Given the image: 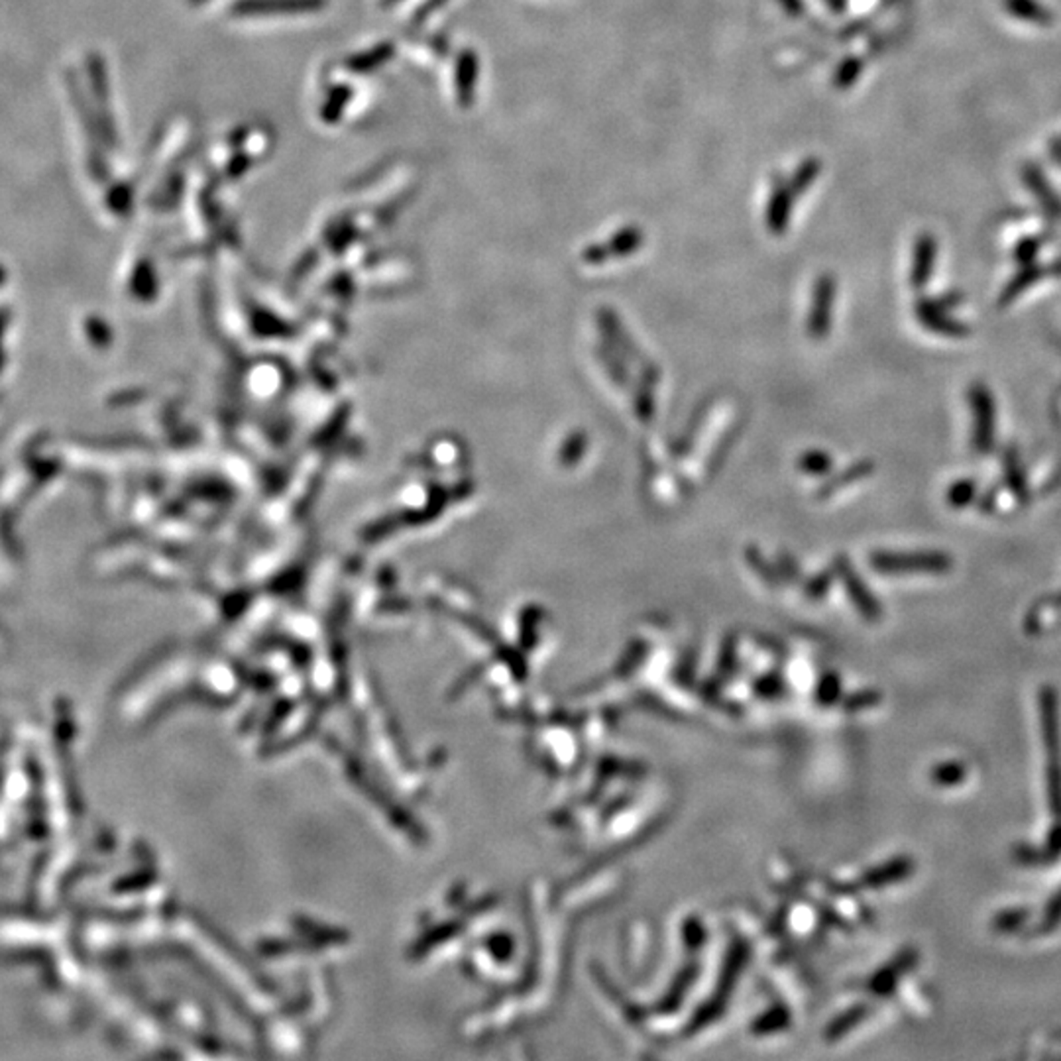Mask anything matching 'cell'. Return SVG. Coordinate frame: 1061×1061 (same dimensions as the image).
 <instances>
[{
  "label": "cell",
  "instance_id": "cell-1",
  "mask_svg": "<svg viewBox=\"0 0 1061 1061\" xmlns=\"http://www.w3.org/2000/svg\"><path fill=\"white\" fill-rule=\"evenodd\" d=\"M1040 722L1048 755V804L1054 824H1061V732L1057 694L1049 686L1040 690Z\"/></svg>",
  "mask_w": 1061,
  "mask_h": 1061
},
{
  "label": "cell",
  "instance_id": "cell-2",
  "mask_svg": "<svg viewBox=\"0 0 1061 1061\" xmlns=\"http://www.w3.org/2000/svg\"><path fill=\"white\" fill-rule=\"evenodd\" d=\"M954 566L952 558L938 550H915V552H892L879 550L871 555V568L881 574H907V572H930V574H942Z\"/></svg>",
  "mask_w": 1061,
  "mask_h": 1061
},
{
  "label": "cell",
  "instance_id": "cell-3",
  "mask_svg": "<svg viewBox=\"0 0 1061 1061\" xmlns=\"http://www.w3.org/2000/svg\"><path fill=\"white\" fill-rule=\"evenodd\" d=\"M969 405L973 411V447L979 455L991 452L994 445V401L983 384H973L969 390Z\"/></svg>",
  "mask_w": 1061,
  "mask_h": 1061
},
{
  "label": "cell",
  "instance_id": "cell-4",
  "mask_svg": "<svg viewBox=\"0 0 1061 1061\" xmlns=\"http://www.w3.org/2000/svg\"><path fill=\"white\" fill-rule=\"evenodd\" d=\"M962 299L959 295H949L946 299H922L916 305V317L922 327L946 337H965L969 329L959 321L949 319L946 309L954 307Z\"/></svg>",
  "mask_w": 1061,
  "mask_h": 1061
},
{
  "label": "cell",
  "instance_id": "cell-5",
  "mask_svg": "<svg viewBox=\"0 0 1061 1061\" xmlns=\"http://www.w3.org/2000/svg\"><path fill=\"white\" fill-rule=\"evenodd\" d=\"M835 283L829 275L820 278L812 297V307L808 315V335L814 340H824L832 330Z\"/></svg>",
  "mask_w": 1061,
  "mask_h": 1061
},
{
  "label": "cell",
  "instance_id": "cell-6",
  "mask_svg": "<svg viewBox=\"0 0 1061 1061\" xmlns=\"http://www.w3.org/2000/svg\"><path fill=\"white\" fill-rule=\"evenodd\" d=\"M834 572L839 578H842L847 594L853 599L857 610H859L867 617V620H876V617L881 615V606H879V602H876V598L869 592V588H867L861 576L853 570L851 562L847 560V557L835 558Z\"/></svg>",
  "mask_w": 1061,
  "mask_h": 1061
},
{
  "label": "cell",
  "instance_id": "cell-7",
  "mask_svg": "<svg viewBox=\"0 0 1061 1061\" xmlns=\"http://www.w3.org/2000/svg\"><path fill=\"white\" fill-rule=\"evenodd\" d=\"M598 327L604 332L607 344H610L614 350H617V352H620L623 358L633 360V362H637L641 368L651 362V360L643 356L639 346L633 343V338L627 335V330L623 329L620 319H617L610 309H602L598 313Z\"/></svg>",
  "mask_w": 1061,
  "mask_h": 1061
},
{
  "label": "cell",
  "instance_id": "cell-8",
  "mask_svg": "<svg viewBox=\"0 0 1061 1061\" xmlns=\"http://www.w3.org/2000/svg\"><path fill=\"white\" fill-rule=\"evenodd\" d=\"M936 254H938L936 240L930 234H922L916 240L915 262H912V272H910V281L915 288H924V285L928 283L931 270H934Z\"/></svg>",
  "mask_w": 1061,
  "mask_h": 1061
},
{
  "label": "cell",
  "instance_id": "cell-9",
  "mask_svg": "<svg viewBox=\"0 0 1061 1061\" xmlns=\"http://www.w3.org/2000/svg\"><path fill=\"white\" fill-rule=\"evenodd\" d=\"M281 0H242L238 4V12L242 14H257V12H275V6H280ZM322 0H283V6L278 8V12H305L315 11L321 6Z\"/></svg>",
  "mask_w": 1061,
  "mask_h": 1061
},
{
  "label": "cell",
  "instance_id": "cell-10",
  "mask_svg": "<svg viewBox=\"0 0 1061 1061\" xmlns=\"http://www.w3.org/2000/svg\"><path fill=\"white\" fill-rule=\"evenodd\" d=\"M873 470H875V466H873L871 463H867V460H863V463H855L853 466L845 468L842 474H837L835 478L827 479L826 484L820 486V490H818V497H820V500H824V497L834 495V494H837L839 490H843V487L851 486V484H855V482H859V479H861V478H865V476H869V474L873 472Z\"/></svg>",
  "mask_w": 1061,
  "mask_h": 1061
},
{
  "label": "cell",
  "instance_id": "cell-11",
  "mask_svg": "<svg viewBox=\"0 0 1061 1061\" xmlns=\"http://www.w3.org/2000/svg\"><path fill=\"white\" fill-rule=\"evenodd\" d=\"M1004 8L1018 20L1034 22L1040 26H1048L1051 22L1049 11L1038 0H1004Z\"/></svg>",
  "mask_w": 1061,
  "mask_h": 1061
},
{
  "label": "cell",
  "instance_id": "cell-12",
  "mask_svg": "<svg viewBox=\"0 0 1061 1061\" xmlns=\"http://www.w3.org/2000/svg\"><path fill=\"white\" fill-rule=\"evenodd\" d=\"M588 442L590 439L584 431H572L558 448V464L562 468H574L586 455Z\"/></svg>",
  "mask_w": 1061,
  "mask_h": 1061
},
{
  "label": "cell",
  "instance_id": "cell-13",
  "mask_svg": "<svg viewBox=\"0 0 1061 1061\" xmlns=\"http://www.w3.org/2000/svg\"><path fill=\"white\" fill-rule=\"evenodd\" d=\"M654 385L657 382H651L647 377H641L639 384L633 390V408L637 419L649 424L654 419Z\"/></svg>",
  "mask_w": 1061,
  "mask_h": 1061
},
{
  "label": "cell",
  "instance_id": "cell-14",
  "mask_svg": "<svg viewBox=\"0 0 1061 1061\" xmlns=\"http://www.w3.org/2000/svg\"><path fill=\"white\" fill-rule=\"evenodd\" d=\"M598 360L604 364V368L610 374L612 380L620 385V387H627L629 385V372L625 370V364H623V356L614 350L610 344H602L598 346Z\"/></svg>",
  "mask_w": 1061,
  "mask_h": 1061
},
{
  "label": "cell",
  "instance_id": "cell-15",
  "mask_svg": "<svg viewBox=\"0 0 1061 1061\" xmlns=\"http://www.w3.org/2000/svg\"><path fill=\"white\" fill-rule=\"evenodd\" d=\"M1024 179H1026V186L1028 189H1032L1038 195V201L1044 205L1051 215H1061V202L1059 199L1054 195V191L1048 187V183L1041 179V175L1036 168H1028L1026 173H1024Z\"/></svg>",
  "mask_w": 1061,
  "mask_h": 1061
},
{
  "label": "cell",
  "instance_id": "cell-16",
  "mask_svg": "<svg viewBox=\"0 0 1061 1061\" xmlns=\"http://www.w3.org/2000/svg\"><path fill=\"white\" fill-rule=\"evenodd\" d=\"M967 777V767L963 763L959 761H946V763H939L936 764L934 769L930 772V779L938 787H957V784H962Z\"/></svg>",
  "mask_w": 1061,
  "mask_h": 1061
},
{
  "label": "cell",
  "instance_id": "cell-17",
  "mask_svg": "<svg viewBox=\"0 0 1061 1061\" xmlns=\"http://www.w3.org/2000/svg\"><path fill=\"white\" fill-rule=\"evenodd\" d=\"M1044 273H1048V267H1046V270H1044V267H1038V265H1028L1026 270H1024V272L1018 275L1017 280H1012V281L1007 285V289H1004L1002 297H1001V301H999L1001 305H1009V303H1010L1014 297H1017L1018 293H1022L1024 289H1026L1028 285H1032V283H1034V281H1038L1040 278H1044Z\"/></svg>",
  "mask_w": 1061,
  "mask_h": 1061
},
{
  "label": "cell",
  "instance_id": "cell-18",
  "mask_svg": "<svg viewBox=\"0 0 1061 1061\" xmlns=\"http://www.w3.org/2000/svg\"><path fill=\"white\" fill-rule=\"evenodd\" d=\"M1004 476H1007V482L1010 486V490L1014 492V495H1017L1022 503H1026L1030 500L1028 487H1026V482H1024L1017 455H1014L1012 450H1009L1007 458H1004Z\"/></svg>",
  "mask_w": 1061,
  "mask_h": 1061
},
{
  "label": "cell",
  "instance_id": "cell-19",
  "mask_svg": "<svg viewBox=\"0 0 1061 1061\" xmlns=\"http://www.w3.org/2000/svg\"><path fill=\"white\" fill-rule=\"evenodd\" d=\"M832 456L824 450H806L798 460L802 472L810 476H826L829 470H832Z\"/></svg>",
  "mask_w": 1061,
  "mask_h": 1061
},
{
  "label": "cell",
  "instance_id": "cell-20",
  "mask_svg": "<svg viewBox=\"0 0 1061 1061\" xmlns=\"http://www.w3.org/2000/svg\"><path fill=\"white\" fill-rule=\"evenodd\" d=\"M745 560L749 562V566L753 568L755 574H759L764 582L771 584V586H777L780 582V576H779V570L774 568L771 562L763 557V552L756 549V547H749L745 549Z\"/></svg>",
  "mask_w": 1061,
  "mask_h": 1061
},
{
  "label": "cell",
  "instance_id": "cell-21",
  "mask_svg": "<svg viewBox=\"0 0 1061 1061\" xmlns=\"http://www.w3.org/2000/svg\"><path fill=\"white\" fill-rule=\"evenodd\" d=\"M975 492L977 487L973 479H959L947 490V503L955 507V510H962V507L973 502Z\"/></svg>",
  "mask_w": 1061,
  "mask_h": 1061
},
{
  "label": "cell",
  "instance_id": "cell-22",
  "mask_svg": "<svg viewBox=\"0 0 1061 1061\" xmlns=\"http://www.w3.org/2000/svg\"><path fill=\"white\" fill-rule=\"evenodd\" d=\"M1026 920H1028L1026 908H1010V910L1001 912V915H996L993 918V928L996 931H1014V930H1018Z\"/></svg>",
  "mask_w": 1061,
  "mask_h": 1061
},
{
  "label": "cell",
  "instance_id": "cell-23",
  "mask_svg": "<svg viewBox=\"0 0 1061 1061\" xmlns=\"http://www.w3.org/2000/svg\"><path fill=\"white\" fill-rule=\"evenodd\" d=\"M834 574H835L834 570H822V572H818L816 576H812L804 586L806 596L814 598V599L824 598L827 594L829 586H832V582H834Z\"/></svg>",
  "mask_w": 1061,
  "mask_h": 1061
},
{
  "label": "cell",
  "instance_id": "cell-24",
  "mask_svg": "<svg viewBox=\"0 0 1061 1061\" xmlns=\"http://www.w3.org/2000/svg\"><path fill=\"white\" fill-rule=\"evenodd\" d=\"M777 570H779V576L780 580H788V582H798L802 578V568L796 562V558L788 555V552H779L777 557Z\"/></svg>",
  "mask_w": 1061,
  "mask_h": 1061
},
{
  "label": "cell",
  "instance_id": "cell-25",
  "mask_svg": "<svg viewBox=\"0 0 1061 1061\" xmlns=\"http://www.w3.org/2000/svg\"><path fill=\"white\" fill-rule=\"evenodd\" d=\"M1059 922H1061V891L1051 897L1048 908L1044 910V918H1041V931L1054 930Z\"/></svg>",
  "mask_w": 1061,
  "mask_h": 1061
},
{
  "label": "cell",
  "instance_id": "cell-26",
  "mask_svg": "<svg viewBox=\"0 0 1061 1061\" xmlns=\"http://www.w3.org/2000/svg\"><path fill=\"white\" fill-rule=\"evenodd\" d=\"M1061 855V824H1054L1048 834V842L1044 851H1041V859L1044 863L1048 861H1054Z\"/></svg>",
  "mask_w": 1061,
  "mask_h": 1061
},
{
  "label": "cell",
  "instance_id": "cell-27",
  "mask_svg": "<svg viewBox=\"0 0 1061 1061\" xmlns=\"http://www.w3.org/2000/svg\"><path fill=\"white\" fill-rule=\"evenodd\" d=\"M1036 250H1038V242H1036V240H1026V242H1022L1018 246L1017 256L1020 257V262H1026L1028 264L1032 260V257H1034Z\"/></svg>",
  "mask_w": 1061,
  "mask_h": 1061
},
{
  "label": "cell",
  "instance_id": "cell-28",
  "mask_svg": "<svg viewBox=\"0 0 1061 1061\" xmlns=\"http://www.w3.org/2000/svg\"><path fill=\"white\" fill-rule=\"evenodd\" d=\"M1051 155H1054L1057 162H1061V138L1057 142H1054V146H1051Z\"/></svg>",
  "mask_w": 1061,
  "mask_h": 1061
},
{
  "label": "cell",
  "instance_id": "cell-29",
  "mask_svg": "<svg viewBox=\"0 0 1061 1061\" xmlns=\"http://www.w3.org/2000/svg\"><path fill=\"white\" fill-rule=\"evenodd\" d=\"M1057 602H1061V596H1059V599H1057Z\"/></svg>",
  "mask_w": 1061,
  "mask_h": 1061
}]
</instances>
